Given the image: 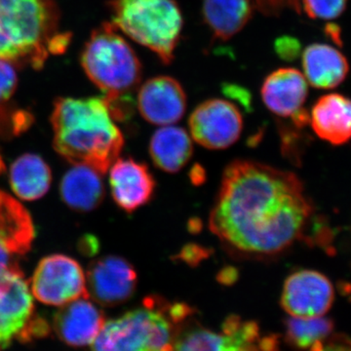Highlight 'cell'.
<instances>
[{
    "instance_id": "obj_11",
    "label": "cell",
    "mask_w": 351,
    "mask_h": 351,
    "mask_svg": "<svg viewBox=\"0 0 351 351\" xmlns=\"http://www.w3.org/2000/svg\"><path fill=\"white\" fill-rule=\"evenodd\" d=\"M335 300L334 286L321 272L302 269L286 279L281 306L292 317H320L328 313Z\"/></svg>"
},
{
    "instance_id": "obj_1",
    "label": "cell",
    "mask_w": 351,
    "mask_h": 351,
    "mask_svg": "<svg viewBox=\"0 0 351 351\" xmlns=\"http://www.w3.org/2000/svg\"><path fill=\"white\" fill-rule=\"evenodd\" d=\"M313 213L294 173L235 160L223 172L209 226L235 257L265 260L304 239Z\"/></svg>"
},
{
    "instance_id": "obj_28",
    "label": "cell",
    "mask_w": 351,
    "mask_h": 351,
    "mask_svg": "<svg viewBox=\"0 0 351 351\" xmlns=\"http://www.w3.org/2000/svg\"><path fill=\"white\" fill-rule=\"evenodd\" d=\"M311 351H351V339L346 336L325 339L311 346Z\"/></svg>"
},
{
    "instance_id": "obj_26",
    "label": "cell",
    "mask_w": 351,
    "mask_h": 351,
    "mask_svg": "<svg viewBox=\"0 0 351 351\" xmlns=\"http://www.w3.org/2000/svg\"><path fill=\"white\" fill-rule=\"evenodd\" d=\"M17 85L15 69L6 60L0 59V112L4 104L12 97Z\"/></svg>"
},
{
    "instance_id": "obj_8",
    "label": "cell",
    "mask_w": 351,
    "mask_h": 351,
    "mask_svg": "<svg viewBox=\"0 0 351 351\" xmlns=\"http://www.w3.org/2000/svg\"><path fill=\"white\" fill-rule=\"evenodd\" d=\"M32 295L48 306H62L88 297L86 278L80 263L64 255L43 258L32 278Z\"/></svg>"
},
{
    "instance_id": "obj_6",
    "label": "cell",
    "mask_w": 351,
    "mask_h": 351,
    "mask_svg": "<svg viewBox=\"0 0 351 351\" xmlns=\"http://www.w3.org/2000/svg\"><path fill=\"white\" fill-rule=\"evenodd\" d=\"M52 20L48 0H0V59H39Z\"/></svg>"
},
{
    "instance_id": "obj_14",
    "label": "cell",
    "mask_w": 351,
    "mask_h": 351,
    "mask_svg": "<svg viewBox=\"0 0 351 351\" xmlns=\"http://www.w3.org/2000/svg\"><path fill=\"white\" fill-rule=\"evenodd\" d=\"M138 108L149 123L171 125L181 120L186 112V93L175 78L156 76L141 87Z\"/></svg>"
},
{
    "instance_id": "obj_2",
    "label": "cell",
    "mask_w": 351,
    "mask_h": 351,
    "mask_svg": "<svg viewBox=\"0 0 351 351\" xmlns=\"http://www.w3.org/2000/svg\"><path fill=\"white\" fill-rule=\"evenodd\" d=\"M54 147L75 165L105 174L124 145L105 98L60 99L51 115Z\"/></svg>"
},
{
    "instance_id": "obj_33",
    "label": "cell",
    "mask_w": 351,
    "mask_h": 351,
    "mask_svg": "<svg viewBox=\"0 0 351 351\" xmlns=\"http://www.w3.org/2000/svg\"><path fill=\"white\" fill-rule=\"evenodd\" d=\"M193 172V177H191V179L193 180V182H195V184H198V182H202L203 181V169L200 167H195L193 168V170L191 171Z\"/></svg>"
},
{
    "instance_id": "obj_18",
    "label": "cell",
    "mask_w": 351,
    "mask_h": 351,
    "mask_svg": "<svg viewBox=\"0 0 351 351\" xmlns=\"http://www.w3.org/2000/svg\"><path fill=\"white\" fill-rule=\"evenodd\" d=\"M314 133L334 145L346 144L351 138V100L343 95L321 97L311 110Z\"/></svg>"
},
{
    "instance_id": "obj_25",
    "label": "cell",
    "mask_w": 351,
    "mask_h": 351,
    "mask_svg": "<svg viewBox=\"0 0 351 351\" xmlns=\"http://www.w3.org/2000/svg\"><path fill=\"white\" fill-rule=\"evenodd\" d=\"M348 0H302L304 12L313 19L332 20L345 11Z\"/></svg>"
},
{
    "instance_id": "obj_21",
    "label": "cell",
    "mask_w": 351,
    "mask_h": 351,
    "mask_svg": "<svg viewBox=\"0 0 351 351\" xmlns=\"http://www.w3.org/2000/svg\"><path fill=\"white\" fill-rule=\"evenodd\" d=\"M193 143L186 130L180 127L158 129L149 143V154L154 165L167 173H177L193 156Z\"/></svg>"
},
{
    "instance_id": "obj_20",
    "label": "cell",
    "mask_w": 351,
    "mask_h": 351,
    "mask_svg": "<svg viewBox=\"0 0 351 351\" xmlns=\"http://www.w3.org/2000/svg\"><path fill=\"white\" fill-rule=\"evenodd\" d=\"M101 175L88 166L75 165L62 179V199L75 211L89 212L96 209L105 196Z\"/></svg>"
},
{
    "instance_id": "obj_23",
    "label": "cell",
    "mask_w": 351,
    "mask_h": 351,
    "mask_svg": "<svg viewBox=\"0 0 351 351\" xmlns=\"http://www.w3.org/2000/svg\"><path fill=\"white\" fill-rule=\"evenodd\" d=\"M51 171L40 156L27 154L16 159L10 168L14 193L25 201L38 200L49 191Z\"/></svg>"
},
{
    "instance_id": "obj_30",
    "label": "cell",
    "mask_w": 351,
    "mask_h": 351,
    "mask_svg": "<svg viewBox=\"0 0 351 351\" xmlns=\"http://www.w3.org/2000/svg\"><path fill=\"white\" fill-rule=\"evenodd\" d=\"M258 8L263 13L274 14L285 6L300 10V0H258Z\"/></svg>"
},
{
    "instance_id": "obj_7",
    "label": "cell",
    "mask_w": 351,
    "mask_h": 351,
    "mask_svg": "<svg viewBox=\"0 0 351 351\" xmlns=\"http://www.w3.org/2000/svg\"><path fill=\"white\" fill-rule=\"evenodd\" d=\"M272 338H261L255 321L237 315L226 318L219 331L184 325L173 351H276Z\"/></svg>"
},
{
    "instance_id": "obj_17",
    "label": "cell",
    "mask_w": 351,
    "mask_h": 351,
    "mask_svg": "<svg viewBox=\"0 0 351 351\" xmlns=\"http://www.w3.org/2000/svg\"><path fill=\"white\" fill-rule=\"evenodd\" d=\"M306 97V77L295 69H277L265 78L262 86L263 103L278 117L294 115L302 108Z\"/></svg>"
},
{
    "instance_id": "obj_24",
    "label": "cell",
    "mask_w": 351,
    "mask_h": 351,
    "mask_svg": "<svg viewBox=\"0 0 351 351\" xmlns=\"http://www.w3.org/2000/svg\"><path fill=\"white\" fill-rule=\"evenodd\" d=\"M334 330L330 318L291 317L285 321V339L289 345L298 350L311 348L318 341H324Z\"/></svg>"
},
{
    "instance_id": "obj_9",
    "label": "cell",
    "mask_w": 351,
    "mask_h": 351,
    "mask_svg": "<svg viewBox=\"0 0 351 351\" xmlns=\"http://www.w3.org/2000/svg\"><path fill=\"white\" fill-rule=\"evenodd\" d=\"M34 316L32 292L19 267L0 272V351L16 339L25 341Z\"/></svg>"
},
{
    "instance_id": "obj_10",
    "label": "cell",
    "mask_w": 351,
    "mask_h": 351,
    "mask_svg": "<svg viewBox=\"0 0 351 351\" xmlns=\"http://www.w3.org/2000/svg\"><path fill=\"white\" fill-rule=\"evenodd\" d=\"M189 130L197 144L209 149H225L239 140L243 119L230 101L211 99L203 101L189 117Z\"/></svg>"
},
{
    "instance_id": "obj_19",
    "label": "cell",
    "mask_w": 351,
    "mask_h": 351,
    "mask_svg": "<svg viewBox=\"0 0 351 351\" xmlns=\"http://www.w3.org/2000/svg\"><path fill=\"white\" fill-rule=\"evenodd\" d=\"M304 75L313 87L332 89L348 75V60L339 51L327 44H313L302 55Z\"/></svg>"
},
{
    "instance_id": "obj_5",
    "label": "cell",
    "mask_w": 351,
    "mask_h": 351,
    "mask_svg": "<svg viewBox=\"0 0 351 351\" xmlns=\"http://www.w3.org/2000/svg\"><path fill=\"white\" fill-rule=\"evenodd\" d=\"M115 25L136 43L170 64L181 38L182 17L174 0H114Z\"/></svg>"
},
{
    "instance_id": "obj_34",
    "label": "cell",
    "mask_w": 351,
    "mask_h": 351,
    "mask_svg": "<svg viewBox=\"0 0 351 351\" xmlns=\"http://www.w3.org/2000/svg\"><path fill=\"white\" fill-rule=\"evenodd\" d=\"M4 169H5V165H4L3 160H2V157L0 156V174L3 172Z\"/></svg>"
},
{
    "instance_id": "obj_16",
    "label": "cell",
    "mask_w": 351,
    "mask_h": 351,
    "mask_svg": "<svg viewBox=\"0 0 351 351\" xmlns=\"http://www.w3.org/2000/svg\"><path fill=\"white\" fill-rule=\"evenodd\" d=\"M88 299L80 298L64 304L54 315V331L66 345H91L105 324L103 311Z\"/></svg>"
},
{
    "instance_id": "obj_12",
    "label": "cell",
    "mask_w": 351,
    "mask_h": 351,
    "mask_svg": "<svg viewBox=\"0 0 351 351\" xmlns=\"http://www.w3.org/2000/svg\"><path fill=\"white\" fill-rule=\"evenodd\" d=\"M137 272L125 258L107 256L88 269V297L103 306H117L131 299L137 288Z\"/></svg>"
},
{
    "instance_id": "obj_29",
    "label": "cell",
    "mask_w": 351,
    "mask_h": 351,
    "mask_svg": "<svg viewBox=\"0 0 351 351\" xmlns=\"http://www.w3.org/2000/svg\"><path fill=\"white\" fill-rule=\"evenodd\" d=\"M209 255L210 252L203 247L198 246V245H186L180 254L179 258L189 265H195Z\"/></svg>"
},
{
    "instance_id": "obj_15",
    "label": "cell",
    "mask_w": 351,
    "mask_h": 351,
    "mask_svg": "<svg viewBox=\"0 0 351 351\" xmlns=\"http://www.w3.org/2000/svg\"><path fill=\"white\" fill-rule=\"evenodd\" d=\"M110 186L115 203L132 213L151 201L156 181L145 163L121 158L117 159L110 169Z\"/></svg>"
},
{
    "instance_id": "obj_32",
    "label": "cell",
    "mask_w": 351,
    "mask_h": 351,
    "mask_svg": "<svg viewBox=\"0 0 351 351\" xmlns=\"http://www.w3.org/2000/svg\"><path fill=\"white\" fill-rule=\"evenodd\" d=\"M326 32L328 36H331L334 39L335 43H339V29L338 27L335 25H328L326 27Z\"/></svg>"
},
{
    "instance_id": "obj_3",
    "label": "cell",
    "mask_w": 351,
    "mask_h": 351,
    "mask_svg": "<svg viewBox=\"0 0 351 351\" xmlns=\"http://www.w3.org/2000/svg\"><path fill=\"white\" fill-rule=\"evenodd\" d=\"M193 314L188 304L145 298L142 306L105 322L92 351H173L178 335Z\"/></svg>"
},
{
    "instance_id": "obj_22",
    "label": "cell",
    "mask_w": 351,
    "mask_h": 351,
    "mask_svg": "<svg viewBox=\"0 0 351 351\" xmlns=\"http://www.w3.org/2000/svg\"><path fill=\"white\" fill-rule=\"evenodd\" d=\"M254 12L252 0H204L203 18L215 38L228 40L248 24Z\"/></svg>"
},
{
    "instance_id": "obj_13",
    "label": "cell",
    "mask_w": 351,
    "mask_h": 351,
    "mask_svg": "<svg viewBox=\"0 0 351 351\" xmlns=\"http://www.w3.org/2000/svg\"><path fill=\"white\" fill-rule=\"evenodd\" d=\"M34 235V223L27 209L0 191V272L18 267L17 258L31 250Z\"/></svg>"
},
{
    "instance_id": "obj_4",
    "label": "cell",
    "mask_w": 351,
    "mask_h": 351,
    "mask_svg": "<svg viewBox=\"0 0 351 351\" xmlns=\"http://www.w3.org/2000/svg\"><path fill=\"white\" fill-rule=\"evenodd\" d=\"M82 63L88 77L105 94L104 98L110 106L125 99L142 77L140 60L112 25H103L92 34Z\"/></svg>"
},
{
    "instance_id": "obj_31",
    "label": "cell",
    "mask_w": 351,
    "mask_h": 351,
    "mask_svg": "<svg viewBox=\"0 0 351 351\" xmlns=\"http://www.w3.org/2000/svg\"><path fill=\"white\" fill-rule=\"evenodd\" d=\"M237 277V271L234 269H232V267H228V269H225L221 270L219 274V281L221 283L226 284V285H228V284H232L234 282L235 279Z\"/></svg>"
},
{
    "instance_id": "obj_27",
    "label": "cell",
    "mask_w": 351,
    "mask_h": 351,
    "mask_svg": "<svg viewBox=\"0 0 351 351\" xmlns=\"http://www.w3.org/2000/svg\"><path fill=\"white\" fill-rule=\"evenodd\" d=\"M276 51L281 59L293 61L301 52V44L299 40L291 36H282L276 41Z\"/></svg>"
}]
</instances>
